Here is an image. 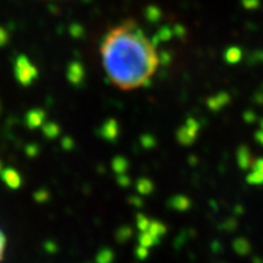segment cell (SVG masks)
<instances>
[{"label": "cell", "mask_w": 263, "mask_h": 263, "mask_svg": "<svg viewBox=\"0 0 263 263\" xmlns=\"http://www.w3.org/2000/svg\"><path fill=\"white\" fill-rule=\"evenodd\" d=\"M16 74L23 85H30L37 77V70L27 58H19L16 64Z\"/></svg>", "instance_id": "cell-2"}, {"label": "cell", "mask_w": 263, "mask_h": 263, "mask_svg": "<svg viewBox=\"0 0 263 263\" xmlns=\"http://www.w3.org/2000/svg\"><path fill=\"white\" fill-rule=\"evenodd\" d=\"M102 65L111 84L134 90L149 82L158 67V54L134 21L111 28L101 43Z\"/></svg>", "instance_id": "cell-1"}, {"label": "cell", "mask_w": 263, "mask_h": 263, "mask_svg": "<svg viewBox=\"0 0 263 263\" xmlns=\"http://www.w3.org/2000/svg\"><path fill=\"white\" fill-rule=\"evenodd\" d=\"M5 180H7V183L11 185V187H19L21 184V177H19V175L14 172V171H7L5 172Z\"/></svg>", "instance_id": "cell-3"}, {"label": "cell", "mask_w": 263, "mask_h": 263, "mask_svg": "<svg viewBox=\"0 0 263 263\" xmlns=\"http://www.w3.org/2000/svg\"><path fill=\"white\" fill-rule=\"evenodd\" d=\"M4 248H5V238H4V234H3L1 230H0V261H1V258H3Z\"/></svg>", "instance_id": "cell-4"}]
</instances>
